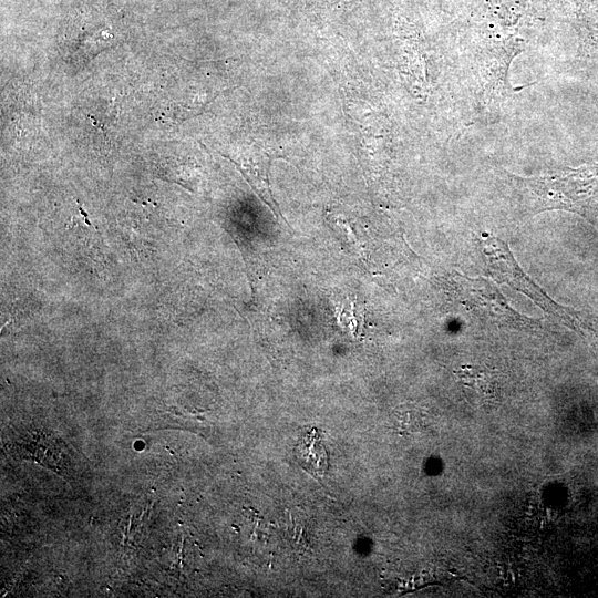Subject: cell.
<instances>
[{
  "label": "cell",
  "instance_id": "cell-1",
  "mask_svg": "<svg viewBox=\"0 0 598 598\" xmlns=\"http://www.w3.org/2000/svg\"><path fill=\"white\" fill-rule=\"evenodd\" d=\"M527 215L561 209L598 225V163L538 177L511 175Z\"/></svg>",
  "mask_w": 598,
  "mask_h": 598
},
{
  "label": "cell",
  "instance_id": "cell-2",
  "mask_svg": "<svg viewBox=\"0 0 598 598\" xmlns=\"http://www.w3.org/2000/svg\"><path fill=\"white\" fill-rule=\"evenodd\" d=\"M482 249L491 274L530 297L545 311L559 318L566 326L579 333L594 332V326L579 311L553 301L518 267L507 245L493 236H484Z\"/></svg>",
  "mask_w": 598,
  "mask_h": 598
},
{
  "label": "cell",
  "instance_id": "cell-3",
  "mask_svg": "<svg viewBox=\"0 0 598 598\" xmlns=\"http://www.w3.org/2000/svg\"><path fill=\"white\" fill-rule=\"evenodd\" d=\"M457 377L467 395L477 403H487L496 396V378L492 371L477 367H462Z\"/></svg>",
  "mask_w": 598,
  "mask_h": 598
}]
</instances>
